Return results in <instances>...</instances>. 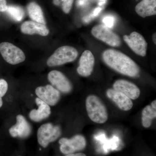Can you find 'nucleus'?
Instances as JSON below:
<instances>
[{"label": "nucleus", "mask_w": 156, "mask_h": 156, "mask_svg": "<svg viewBox=\"0 0 156 156\" xmlns=\"http://www.w3.org/2000/svg\"><path fill=\"white\" fill-rule=\"evenodd\" d=\"M6 12L12 19L16 21H21L24 17V11L19 6H8V9Z\"/></svg>", "instance_id": "obj_20"}, {"label": "nucleus", "mask_w": 156, "mask_h": 156, "mask_svg": "<svg viewBox=\"0 0 156 156\" xmlns=\"http://www.w3.org/2000/svg\"><path fill=\"white\" fill-rule=\"evenodd\" d=\"M106 95L116 104L119 108L125 111L130 110L133 107L131 99L126 95L114 89H108Z\"/></svg>", "instance_id": "obj_14"}, {"label": "nucleus", "mask_w": 156, "mask_h": 156, "mask_svg": "<svg viewBox=\"0 0 156 156\" xmlns=\"http://www.w3.org/2000/svg\"><path fill=\"white\" fill-rule=\"evenodd\" d=\"M136 14L143 18L156 14V0H142L135 8Z\"/></svg>", "instance_id": "obj_17"}, {"label": "nucleus", "mask_w": 156, "mask_h": 156, "mask_svg": "<svg viewBox=\"0 0 156 156\" xmlns=\"http://www.w3.org/2000/svg\"><path fill=\"white\" fill-rule=\"evenodd\" d=\"M102 22L107 27L111 28L114 24V18L112 16H107L102 20Z\"/></svg>", "instance_id": "obj_23"}, {"label": "nucleus", "mask_w": 156, "mask_h": 156, "mask_svg": "<svg viewBox=\"0 0 156 156\" xmlns=\"http://www.w3.org/2000/svg\"><path fill=\"white\" fill-rule=\"evenodd\" d=\"M68 1V0H61L62 2H65V1Z\"/></svg>", "instance_id": "obj_30"}, {"label": "nucleus", "mask_w": 156, "mask_h": 156, "mask_svg": "<svg viewBox=\"0 0 156 156\" xmlns=\"http://www.w3.org/2000/svg\"><path fill=\"white\" fill-rule=\"evenodd\" d=\"M152 39L153 41L154 44H156V33H154L153 34L152 36Z\"/></svg>", "instance_id": "obj_28"}, {"label": "nucleus", "mask_w": 156, "mask_h": 156, "mask_svg": "<svg viewBox=\"0 0 156 156\" xmlns=\"http://www.w3.org/2000/svg\"><path fill=\"white\" fill-rule=\"evenodd\" d=\"M142 115L143 126L145 128H149L151 125L152 120L156 118L155 109L153 108L151 105H147L143 110Z\"/></svg>", "instance_id": "obj_19"}, {"label": "nucleus", "mask_w": 156, "mask_h": 156, "mask_svg": "<svg viewBox=\"0 0 156 156\" xmlns=\"http://www.w3.org/2000/svg\"><path fill=\"white\" fill-rule=\"evenodd\" d=\"M151 106L154 109H156V100L153 101L151 104Z\"/></svg>", "instance_id": "obj_27"}, {"label": "nucleus", "mask_w": 156, "mask_h": 156, "mask_svg": "<svg viewBox=\"0 0 156 156\" xmlns=\"http://www.w3.org/2000/svg\"><path fill=\"white\" fill-rule=\"evenodd\" d=\"M0 53L4 59L10 64H19L25 60V55L22 50L9 42L0 44Z\"/></svg>", "instance_id": "obj_6"}, {"label": "nucleus", "mask_w": 156, "mask_h": 156, "mask_svg": "<svg viewBox=\"0 0 156 156\" xmlns=\"http://www.w3.org/2000/svg\"><path fill=\"white\" fill-rule=\"evenodd\" d=\"M101 8H99V7H98V8H96V9H95V10H94V11H93V16H97V15H98V14H99V12H100L101 11Z\"/></svg>", "instance_id": "obj_26"}, {"label": "nucleus", "mask_w": 156, "mask_h": 156, "mask_svg": "<svg viewBox=\"0 0 156 156\" xmlns=\"http://www.w3.org/2000/svg\"><path fill=\"white\" fill-rule=\"evenodd\" d=\"M8 9L6 0H0V12H6Z\"/></svg>", "instance_id": "obj_24"}, {"label": "nucleus", "mask_w": 156, "mask_h": 156, "mask_svg": "<svg viewBox=\"0 0 156 156\" xmlns=\"http://www.w3.org/2000/svg\"><path fill=\"white\" fill-rule=\"evenodd\" d=\"M64 156H87L85 154L82 153H73L66 154Z\"/></svg>", "instance_id": "obj_25"}, {"label": "nucleus", "mask_w": 156, "mask_h": 156, "mask_svg": "<svg viewBox=\"0 0 156 156\" xmlns=\"http://www.w3.org/2000/svg\"><path fill=\"white\" fill-rule=\"evenodd\" d=\"M30 17L34 21L45 25L46 23L44 14L41 7L37 3L32 2L27 6Z\"/></svg>", "instance_id": "obj_18"}, {"label": "nucleus", "mask_w": 156, "mask_h": 156, "mask_svg": "<svg viewBox=\"0 0 156 156\" xmlns=\"http://www.w3.org/2000/svg\"><path fill=\"white\" fill-rule=\"evenodd\" d=\"M58 143L60 144V151L65 155L83 150L87 145L85 137L80 134L76 135L70 139L61 138L58 141Z\"/></svg>", "instance_id": "obj_7"}, {"label": "nucleus", "mask_w": 156, "mask_h": 156, "mask_svg": "<svg viewBox=\"0 0 156 156\" xmlns=\"http://www.w3.org/2000/svg\"><path fill=\"white\" fill-rule=\"evenodd\" d=\"M20 30L25 34H37L42 36H47L49 33V30L46 25L34 21L23 22L20 27Z\"/></svg>", "instance_id": "obj_16"}, {"label": "nucleus", "mask_w": 156, "mask_h": 156, "mask_svg": "<svg viewBox=\"0 0 156 156\" xmlns=\"http://www.w3.org/2000/svg\"><path fill=\"white\" fill-rule=\"evenodd\" d=\"M48 80L54 88L63 93L71 92L73 86L67 77L61 72L52 70L48 74Z\"/></svg>", "instance_id": "obj_10"}, {"label": "nucleus", "mask_w": 156, "mask_h": 156, "mask_svg": "<svg viewBox=\"0 0 156 156\" xmlns=\"http://www.w3.org/2000/svg\"><path fill=\"white\" fill-rule=\"evenodd\" d=\"M88 116L94 122L103 124L108 119L106 107L100 98L95 95H89L86 101Z\"/></svg>", "instance_id": "obj_2"}, {"label": "nucleus", "mask_w": 156, "mask_h": 156, "mask_svg": "<svg viewBox=\"0 0 156 156\" xmlns=\"http://www.w3.org/2000/svg\"><path fill=\"white\" fill-rule=\"evenodd\" d=\"M78 52L75 48L64 46L56 49L48 59L47 64L50 67L59 66L74 61L78 57Z\"/></svg>", "instance_id": "obj_3"}, {"label": "nucleus", "mask_w": 156, "mask_h": 156, "mask_svg": "<svg viewBox=\"0 0 156 156\" xmlns=\"http://www.w3.org/2000/svg\"><path fill=\"white\" fill-rule=\"evenodd\" d=\"M53 3L56 5H58L59 4V3H60V2H59V0H54L53 1Z\"/></svg>", "instance_id": "obj_29"}, {"label": "nucleus", "mask_w": 156, "mask_h": 156, "mask_svg": "<svg viewBox=\"0 0 156 156\" xmlns=\"http://www.w3.org/2000/svg\"><path fill=\"white\" fill-rule=\"evenodd\" d=\"M8 83L7 81L4 79L0 80V108L3 105L2 97L5 95L8 91Z\"/></svg>", "instance_id": "obj_21"}, {"label": "nucleus", "mask_w": 156, "mask_h": 156, "mask_svg": "<svg viewBox=\"0 0 156 156\" xmlns=\"http://www.w3.org/2000/svg\"><path fill=\"white\" fill-rule=\"evenodd\" d=\"M74 0H68L65 2H62V11L65 14H69L72 8Z\"/></svg>", "instance_id": "obj_22"}, {"label": "nucleus", "mask_w": 156, "mask_h": 156, "mask_svg": "<svg viewBox=\"0 0 156 156\" xmlns=\"http://www.w3.org/2000/svg\"><path fill=\"white\" fill-rule=\"evenodd\" d=\"M123 39L129 48L137 55L142 57L146 55L147 43L140 34L133 32L129 35H124Z\"/></svg>", "instance_id": "obj_8"}, {"label": "nucleus", "mask_w": 156, "mask_h": 156, "mask_svg": "<svg viewBox=\"0 0 156 156\" xmlns=\"http://www.w3.org/2000/svg\"><path fill=\"white\" fill-rule=\"evenodd\" d=\"M32 127L25 117L21 115L16 117V123L9 128V133L13 137L26 138L32 133Z\"/></svg>", "instance_id": "obj_11"}, {"label": "nucleus", "mask_w": 156, "mask_h": 156, "mask_svg": "<svg viewBox=\"0 0 156 156\" xmlns=\"http://www.w3.org/2000/svg\"><path fill=\"white\" fill-rule=\"evenodd\" d=\"M35 93L38 98L50 106L57 104L61 97L60 92L50 85L37 87Z\"/></svg>", "instance_id": "obj_9"}, {"label": "nucleus", "mask_w": 156, "mask_h": 156, "mask_svg": "<svg viewBox=\"0 0 156 156\" xmlns=\"http://www.w3.org/2000/svg\"><path fill=\"white\" fill-rule=\"evenodd\" d=\"M61 134L60 126L47 123L40 126L37 132L39 144L44 148L48 147L51 143L56 141Z\"/></svg>", "instance_id": "obj_4"}, {"label": "nucleus", "mask_w": 156, "mask_h": 156, "mask_svg": "<svg viewBox=\"0 0 156 156\" xmlns=\"http://www.w3.org/2000/svg\"><path fill=\"white\" fill-rule=\"evenodd\" d=\"M102 57L105 64L117 72L131 77L139 75L140 69L136 62L120 51L108 49L104 51Z\"/></svg>", "instance_id": "obj_1"}, {"label": "nucleus", "mask_w": 156, "mask_h": 156, "mask_svg": "<svg viewBox=\"0 0 156 156\" xmlns=\"http://www.w3.org/2000/svg\"><path fill=\"white\" fill-rule=\"evenodd\" d=\"M35 102L38 106L37 109H34L29 114V117L34 122H40L48 119L51 115L50 105L40 99L38 98L35 99Z\"/></svg>", "instance_id": "obj_15"}, {"label": "nucleus", "mask_w": 156, "mask_h": 156, "mask_svg": "<svg viewBox=\"0 0 156 156\" xmlns=\"http://www.w3.org/2000/svg\"><path fill=\"white\" fill-rule=\"evenodd\" d=\"M95 57L90 50H87L81 55L77 71L80 76L88 77L92 74L95 65Z\"/></svg>", "instance_id": "obj_12"}, {"label": "nucleus", "mask_w": 156, "mask_h": 156, "mask_svg": "<svg viewBox=\"0 0 156 156\" xmlns=\"http://www.w3.org/2000/svg\"><path fill=\"white\" fill-rule=\"evenodd\" d=\"M114 89L123 93L130 99L135 100L140 95V90L133 83L124 80H119L113 84Z\"/></svg>", "instance_id": "obj_13"}, {"label": "nucleus", "mask_w": 156, "mask_h": 156, "mask_svg": "<svg viewBox=\"0 0 156 156\" xmlns=\"http://www.w3.org/2000/svg\"><path fill=\"white\" fill-rule=\"evenodd\" d=\"M91 33L96 39L113 47L121 46L122 41L119 36L105 25L98 24L93 27Z\"/></svg>", "instance_id": "obj_5"}]
</instances>
